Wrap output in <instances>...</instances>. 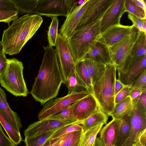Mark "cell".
Here are the masks:
<instances>
[{"mask_svg":"<svg viewBox=\"0 0 146 146\" xmlns=\"http://www.w3.org/2000/svg\"><path fill=\"white\" fill-rule=\"evenodd\" d=\"M78 121L66 125L56 130L50 138L53 139L74 131L82 130L81 123Z\"/></svg>","mask_w":146,"mask_h":146,"instance_id":"cell-32","label":"cell"},{"mask_svg":"<svg viewBox=\"0 0 146 146\" xmlns=\"http://www.w3.org/2000/svg\"><path fill=\"white\" fill-rule=\"evenodd\" d=\"M43 47L44 53L42 63L30 92L42 105L56 97L63 83L56 50L48 44Z\"/></svg>","mask_w":146,"mask_h":146,"instance_id":"cell-1","label":"cell"},{"mask_svg":"<svg viewBox=\"0 0 146 146\" xmlns=\"http://www.w3.org/2000/svg\"><path fill=\"white\" fill-rule=\"evenodd\" d=\"M125 86V85L122 83L118 79H116L115 84V97Z\"/></svg>","mask_w":146,"mask_h":146,"instance_id":"cell-47","label":"cell"},{"mask_svg":"<svg viewBox=\"0 0 146 146\" xmlns=\"http://www.w3.org/2000/svg\"><path fill=\"white\" fill-rule=\"evenodd\" d=\"M74 103L47 118L57 120L66 124L80 121L76 119L73 113L72 109Z\"/></svg>","mask_w":146,"mask_h":146,"instance_id":"cell-28","label":"cell"},{"mask_svg":"<svg viewBox=\"0 0 146 146\" xmlns=\"http://www.w3.org/2000/svg\"><path fill=\"white\" fill-rule=\"evenodd\" d=\"M17 146V145H15V146ZM25 146L24 145V146Z\"/></svg>","mask_w":146,"mask_h":146,"instance_id":"cell-54","label":"cell"},{"mask_svg":"<svg viewBox=\"0 0 146 146\" xmlns=\"http://www.w3.org/2000/svg\"><path fill=\"white\" fill-rule=\"evenodd\" d=\"M43 21L42 17L38 14H27L13 20L3 33L1 42L5 54L12 55L19 53Z\"/></svg>","mask_w":146,"mask_h":146,"instance_id":"cell-2","label":"cell"},{"mask_svg":"<svg viewBox=\"0 0 146 146\" xmlns=\"http://www.w3.org/2000/svg\"><path fill=\"white\" fill-rule=\"evenodd\" d=\"M93 146H105V145L100 137H96Z\"/></svg>","mask_w":146,"mask_h":146,"instance_id":"cell-50","label":"cell"},{"mask_svg":"<svg viewBox=\"0 0 146 146\" xmlns=\"http://www.w3.org/2000/svg\"><path fill=\"white\" fill-rule=\"evenodd\" d=\"M83 60L94 86L103 74L106 64L87 58L84 59Z\"/></svg>","mask_w":146,"mask_h":146,"instance_id":"cell-21","label":"cell"},{"mask_svg":"<svg viewBox=\"0 0 146 146\" xmlns=\"http://www.w3.org/2000/svg\"><path fill=\"white\" fill-rule=\"evenodd\" d=\"M103 125L100 124L84 133L79 146H93L97 135Z\"/></svg>","mask_w":146,"mask_h":146,"instance_id":"cell-31","label":"cell"},{"mask_svg":"<svg viewBox=\"0 0 146 146\" xmlns=\"http://www.w3.org/2000/svg\"><path fill=\"white\" fill-rule=\"evenodd\" d=\"M90 94L86 90L74 92L60 98H53L46 103L38 113L39 120L46 119Z\"/></svg>","mask_w":146,"mask_h":146,"instance_id":"cell-6","label":"cell"},{"mask_svg":"<svg viewBox=\"0 0 146 146\" xmlns=\"http://www.w3.org/2000/svg\"><path fill=\"white\" fill-rule=\"evenodd\" d=\"M16 6L18 14H37L38 0H12Z\"/></svg>","mask_w":146,"mask_h":146,"instance_id":"cell-29","label":"cell"},{"mask_svg":"<svg viewBox=\"0 0 146 146\" xmlns=\"http://www.w3.org/2000/svg\"><path fill=\"white\" fill-rule=\"evenodd\" d=\"M15 145L9 137L5 134L0 125V146H14Z\"/></svg>","mask_w":146,"mask_h":146,"instance_id":"cell-41","label":"cell"},{"mask_svg":"<svg viewBox=\"0 0 146 146\" xmlns=\"http://www.w3.org/2000/svg\"><path fill=\"white\" fill-rule=\"evenodd\" d=\"M86 58L106 64L111 62L108 48L97 42L86 54L84 59Z\"/></svg>","mask_w":146,"mask_h":146,"instance_id":"cell-20","label":"cell"},{"mask_svg":"<svg viewBox=\"0 0 146 146\" xmlns=\"http://www.w3.org/2000/svg\"><path fill=\"white\" fill-rule=\"evenodd\" d=\"M137 6L142 9L146 14V0H132Z\"/></svg>","mask_w":146,"mask_h":146,"instance_id":"cell-48","label":"cell"},{"mask_svg":"<svg viewBox=\"0 0 146 146\" xmlns=\"http://www.w3.org/2000/svg\"><path fill=\"white\" fill-rule=\"evenodd\" d=\"M134 26L133 25L125 26L120 24L111 26L99 35L95 41L108 48L126 36L131 32Z\"/></svg>","mask_w":146,"mask_h":146,"instance_id":"cell-13","label":"cell"},{"mask_svg":"<svg viewBox=\"0 0 146 146\" xmlns=\"http://www.w3.org/2000/svg\"><path fill=\"white\" fill-rule=\"evenodd\" d=\"M130 86L132 89L139 90L146 92V70L141 74Z\"/></svg>","mask_w":146,"mask_h":146,"instance_id":"cell-37","label":"cell"},{"mask_svg":"<svg viewBox=\"0 0 146 146\" xmlns=\"http://www.w3.org/2000/svg\"><path fill=\"white\" fill-rule=\"evenodd\" d=\"M0 10L18 12V9L12 0H0Z\"/></svg>","mask_w":146,"mask_h":146,"instance_id":"cell-39","label":"cell"},{"mask_svg":"<svg viewBox=\"0 0 146 146\" xmlns=\"http://www.w3.org/2000/svg\"><path fill=\"white\" fill-rule=\"evenodd\" d=\"M0 110L14 128L20 133L22 127L20 118L17 113L10 107L7 102L4 91L0 87Z\"/></svg>","mask_w":146,"mask_h":146,"instance_id":"cell-19","label":"cell"},{"mask_svg":"<svg viewBox=\"0 0 146 146\" xmlns=\"http://www.w3.org/2000/svg\"><path fill=\"white\" fill-rule=\"evenodd\" d=\"M83 133L81 130L64 135L57 146H79Z\"/></svg>","mask_w":146,"mask_h":146,"instance_id":"cell-30","label":"cell"},{"mask_svg":"<svg viewBox=\"0 0 146 146\" xmlns=\"http://www.w3.org/2000/svg\"><path fill=\"white\" fill-rule=\"evenodd\" d=\"M144 92L140 90L131 88L129 94L132 101L138 99L141 93Z\"/></svg>","mask_w":146,"mask_h":146,"instance_id":"cell-45","label":"cell"},{"mask_svg":"<svg viewBox=\"0 0 146 146\" xmlns=\"http://www.w3.org/2000/svg\"><path fill=\"white\" fill-rule=\"evenodd\" d=\"M117 70L112 63L106 64L103 74L93 86L94 96L99 107L108 116H111L115 105L114 89Z\"/></svg>","mask_w":146,"mask_h":146,"instance_id":"cell-3","label":"cell"},{"mask_svg":"<svg viewBox=\"0 0 146 146\" xmlns=\"http://www.w3.org/2000/svg\"><path fill=\"white\" fill-rule=\"evenodd\" d=\"M132 146H143L140 144L137 143H134L132 145Z\"/></svg>","mask_w":146,"mask_h":146,"instance_id":"cell-52","label":"cell"},{"mask_svg":"<svg viewBox=\"0 0 146 146\" xmlns=\"http://www.w3.org/2000/svg\"><path fill=\"white\" fill-rule=\"evenodd\" d=\"M133 110L130 113L131 127L129 136L122 146H132L137 134L146 129V109L139 101H132Z\"/></svg>","mask_w":146,"mask_h":146,"instance_id":"cell-10","label":"cell"},{"mask_svg":"<svg viewBox=\"0 0 146 146\" xmlns=\"http://www.w3.org/2000/svg\"><path fill=\"white\" fill-rule=\"evenodd\" d=\"M125 0H113L101 19L100 33L110 27L120 24L121 18L125 12Z\"/></svg>","mask_w":146,"mask_h":146,"instance_id":"cell-14","label":"cell"},{"mask_svg":"<svg viewBox=\"0 0 146 146\" xmlns=\"http://www.w3.org/2000/svg\"><path fill=\"white\" fill-rule=\"evenodd\" d=\"M113 0H95L86 10L76 30L101 19Z\"/></svg>","mask_w":146,"mask_h":146,"instance_id":"cell-12","label":"cell"},{"mask_svg":"<svg viewBox=\"0 0 146 146\" xmlns=\"http://www.w3.org/2000/svg\"><path fill=\"white\" fill-rule=\"evenodd\" d=\"M146 129L139 133L135 139L134 143L140 144L143 146H146Z\"/></svg>","mask_w":146,"mask_h":146,"instance_id":"cell-43","label":"cell"},{"mask_svg":"<svg viewBox=\"0 0 146 146\" xmlns=\"http://www.w3.org/2000/svg\"><path fill=\"white\" fill-rule=\"evenodd\" d=\"M101 19L75 30L66 40L76 63L84 59L86 54L96 42V38L100 33Z\"/></svg>","mask_w":146,"mask_h":146,"instance_id":"cell-4","label":"cell"},{"mask_svg":"<svg viewBox=\"0 0 146 146\" xmlns=\"http://www.w3.org/2000/svg\"><path fill=\"white\" fill-rule=\"evenodd\" d=\"M121 121V119H113L102 128L100 137L105 146H115Z\"/></svg>","mask_w":146,"mask_h":146,"instance_id":"cell-18","label":"cell"},{"mask_svg":"<svg viewBox=\"0 0 146 146\" xmlns=\"http://www.w3.org/2000/svg\"><path fill=\"white\" fill-rule=\"evenodd\" d=\"M131 88L130 86H126L115 96V104L122 101L129 96Z\"/></svg>","mask_w":146,"mask_h":146,"instance_id":"cell-40","label":"cell"},{"mask_svg":"<svg viewBox=\"0 0 146 146\" xmlns=\"http://www.w3.org/2000/svg\"><path fill=\"white\" fill-rule=\"evenodd\" d=\"M18 12L5 11L0 10V22H3L9 25L12 21L19 17Z\"/></svg>","mask_w":146,"mask_h":146,"instance_id":"cell-38","label":"cell"},{"mask_svg":"<svg viewBox=\"0 0 146 146\" xmlns=\"http://www.w3.org/2000/svg\"><path fill=\"white\" fill-rule=\"evenodd\" d=\"M146 70V55L124 71H118V79L125 86H130Z\"/></svg>","mask_w":146,"mask_h":146,"instance_id":"cell-17","label":"cell"},{"mask_svg":"<svg viewBox=\"0 0 146 146\" xmlns=\"http://www.w3.org/2000/svg\"><path fill=\"white\" fill-rule=\"evenodd\" d=\"M108 116L100 108L81 123L84 133L100 124L107 123Z\"/></svg>","mask_w":146,"mask_h":146,"instance_id":"cell-22","label":"cell"},{"mask_svg":"<svg viewBox=\"0 0 146 146\" xmlns=\"http://www.w3.org/2000/svg\"><path fill=\"white\" fill-rule=\"evenodd\" d=\"M75 71L84 88L94 96L93 86L83 60L76 63Z\"/></svg>","mask_w":146,"mask_h":146,"instance_id":"cell-23","label":"cell"},{"mask_svg":"<svg viewBox=\"0 0 146 146\" xmlns=\"http://www.w3.org/2000/svg\"><path fill=\"white\" fill-rule=\"evenodd\" d=\"M139 101L146 109V92H143L139 98Z\"/></svg>","mask_w":146,"mask_h":146,"instance_id":"cell-49","label":"cell"},{"mask_svg":"<svg viewBox=\"0 0 146 146\" xmlns=\"http://www.w3.org/2000/svg\"><path fill=\"white\" fill-rule=\"evenodd\" d=\"M67 124L49 119L35 122L30 125L24 131L25 137H33L50 131L57 130Z\"/></svg>","mask_w":146,"mask_h":146,"instance_id":"cell-15","label":"cell"},{"mask_svg":"<svg viewBox=\"0 0 146 146\" xmlns=\"http://www.w3.org/2000/svg\"><path fill=\"white\" fill-rule=\"evenodd\" d=\"M56 130L50 131L33 137H25L24 142L26 146H42Z\"/></svg>","mask_w":146,"mask_h":146,"instance_id":"cell-33","label":"cell"},{"mask_svg":"<svg viewBox=\"0 0 146 146\" xmlns=\"http://www.w3.org/2000/svg\"><path fill=\"white\" fill-rule=\"evenodd\" d=\"M0 123L4 129L9 138L15 145L22 141L20 133H18L13 127L4 115L0 110Z\"/></svg>","mask_w":146,"mask_h":146,"instance_id":"cell-26","label":"cell"},{"mask_svg":"<svg viewBox=\"0 0 146 146\" xmlns=\"http://www.w3.org/2000/svg\"><path fill=\"white\" fill-rule=\"evenodd\" d=\"M24 68L22 62L17 59H8L6 68L0 76L1 86L16 97H26L29 93L23 77Z\"/></svg>","mask_w":146,"mask_h":146,"instance_id":"cell-5","label":"cell"},{"mask_svg":"<svg viewBox=\"0 0 146 146\" xmlns=\"http://www.w3.org/2000/svg\"><path fill=\"white\" fill-rule=\"evenodd\" d=\"M121 119L115 146H122L126 141L129 135L131 127L130 114L126 115Z\"/></svg>","mask_w":146,"mask_h":146,"instance_id":"cell-27","label":"cell"},{"mask_svg":"<svg viewBox=\"0 0 146 146\" xmlns=\"http://www.w3.org/2000/svg\"><path fill=\"white\" fill-rule=\"evenodd\" d=\"M99 108L94 96L90 94L75 102L72 111L76 119L78 121H82Z\"/></svg>","mask_w":146,"mask_h":146,"instance_id":"cell-16","label":"cell"},{"mask_svg":"<svg viewBox=\"0 0 146 146\" xmlns=\"http://www.w3.org/2000/svg\"><path fill=\"white\" fill-rule=\"evenodd\" d=\"M138 31L134 26L131 32L122 39L108 48L111 62L121 68L129 56L138 36Z\"/></svg>","mask_w":146,"mask_h":146,"instance_id":"cell-7","label":"cell"},{"mask_svg":"<svg viewBox=\"0 0 146 146\" xmlns=\"http://www.w3.org/2000/svg\"><path fill=\"white\" fill-rule=\"evenodd\" d=\"M125 12H127L141 19L146 18V14L144 11L137 6L132 0H125Z\"/></svg>","mask_w":146,"mask_h":146,"instance_id":"cell-36","label":"cell"},{"mask_svg":"<svg viewBox=\"0 0 146 146\" xmlns=\"http://www.w3.org/2000/svg\"><path fill=\"white\" fill-rule=\"evenodd\" d=\"M2 48L1 41H0V50Z\"/></svg>","mask_w":146,"mask_h":146,"instance_id":"cell-53","label":"cell"},{"mask_svg":"<svg viewBox=\"0 0 146 146\" xmlns=\"http://www.w3.org/2000/svg\"><path fill=\"white\" fill-rule=\"evenodd\" d=\"M76 0H38L37 14L48 17H66L77 4Z\"/></svg>","mask_w":146,"mask_h":146,"instance_id":"cell-8","label":"cell"},{"mask_svg":"<svg viewBox=\"0 0 146 146\" xmlns=\"http://www.w3.org/2000/svg\"><path fill=\"white\" fill-rule=\"evenodd\" d=\"M7 63V59L5 54L2 48L0 50V76L4 71Z\"/></svg>","mask_w":146,"mask_h":146,"instance_id":"cell-44","label":"cell"},{"mask_svg":"<svg viewBox=\"0 0 146 146\" xmlns=\"http://www.w3.org/2000/svg\"><path fill=\"white\" fill-rule=\"evenodd\" d=\"M146 35L138 31L137 38L128 56L138 58L146 55Z\"/></svg>","mask_w":146,"mask_h":146,"instance_id":"cell-25","label":"cell"},{"mask_svg":"<svg viewBox=\"0 0 146 146\" xmlns=\"http://www.w3.org/2000/svg\"><path fill=\"white\" fill-rule=\"evenodd\" d=\"M51 18L47 32V38L48 44L53 46H55L57 39L59 21L56 17H52Z\"/></svg>","mask_w":146,"mask_h":146,"instance_id":"cell-35","label":"cell"},{"mask_svg":"<svg viewBox=\"0 0 146 146\" xmlns=\"http://www.w3.org/2000/svg\"><path fill=\"white\" fill-rule=\"evenodd\" d=\"M133 107V101L128 96L122 101L115 104L111 116L113 119H121L126 115L130 113Z\"/></svg>","mask_w":146,"mask_h":146,"instance_id":"cell-24","label":"cell"},{"mask_svg":"<svg viewBox=\"0 0 146 146\" xmlns=\"http://www.w3.org/2000/svg\"><path fill=\"white\" fill-rule=\"evenodd\" d=\"M64 135L53 139L50 138L42 146H57Z\"/></svg>","mask_w":146,"mask_h":146,"instance_id":"cell-46","label":"cell"},{"mask_svg":"<svg viewBox=\"0 0 146 146\" xmlns=\"http://www.w3.org/2000/svg\"><path fill=\"white\" fill-rule=\"evenodd\" d=\"M95 0H86L82 4L76 5L66 17L58 33L66 40L72 36L79 22L82 15L88 8Z\"/></svg>","mask_w":146,"mask_h":146,"instance_id":"cell-11","label":"cell"},{"mask_svg":"<svg viewBox=\"0 0 146 146\" xmlns=\"http://www.w3.org/2000/svg\"><path fill=\"white\" fill-rule=\"evenodd\" d=\"M146 18L141 19L142 23V29L141 31L146 35Z\"/></svg>","mask_w":146,"mask_h":146,"instance_id":"cell-51","label":"cell"},{"mask_svg":"<svg viewBox=\"0 0 146 146\" xmlns=\"http://www.w3.org/2000/svg\"><path fill=\"white\" fill-rule=\"evenodd\" d=\"M55 46L63 83L65 84L69 76L75 71L76 63L69 50L66 40L58 33Z\"/></svg>","mask_w":146,"mask_h":146,"instance_id":"cell-9","label":"cell"},{"mask_svg":"<svg viewBox=\"0 0 146 146\" xmlns=\"http://www.w3.org/2000/svg\"><path fill=\"white\" fill-rule=\"evenodd\" d=\"M128 17L133 23V25L137 28L138 31H141L142 29V20L135 16L128 13Z\"/></svg>","mask_w":146,"mask_h":146,"instance_id":"cell-42","label":"cell"},{"mask_svg":"<svg viewBox=\"0 0 146 146\" xmlns=\"http://www.w3.org/2000/svg\"><path fill=\"white\" fill-rule=\"evenodd\" d=\"M65 84L68 90V94L80 91V90L82 88H84L83 85L75 71L69 76Z\"/></svg>","mask_w":146,"mask_h":146,"instance_id":"cell-34","label":"cell"}]
</instances>
